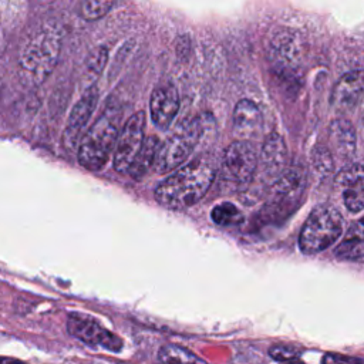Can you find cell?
<instances>
[{
  "mask_svg": "<svg viewBox=\"0 0 364 364\" xmlns=\"http://www.w3.org/2000/svg\"><path fill=\"white\" fill-rule=\"evenodd\" d=\"M260 159L264 172L270 176H280L287 169V146L277 132H270L264 138Z\"/></svg>",
  "mask_w": 364,
  "mask_h": 364,
  "instance_id": "9a60e30c",
  "label": "cell"
},
{
  "mask_svg": "<svg viewBox=\"0 0 364 364\" xmlns=\"http://www.w3.org/2000/svg\"><path fill=\"white\" fill-rule=\"evenodd\" d=\"M146 117L144 111L132 114L118 134L114 146V168L118 173H127L128 168L144 144Z\"/></svg>",
  "mask_w": 364,
  "mask_h": 364,
  "instance_id": "ba28073f",
  "label": "cell"
},
{
  "mask_svg": "<svg viewBox=\"0 0 364 364\" xmlns=\"http://www.w3.org/2000/svg\"><path fill=\"white\" fill-rule=\"evenodd\" d=\"M179 111L178 90L171 82L156 85L151 94L149 114L151 119L159 129H168Z\"/></svg>",
  "mask_w": 364,
  "mask_h": 364,
  "instance_id": "7c38bea8",
  "label": "cell"
},
{
  "mask_svg": "<svg viewBox=\"0 0 364 364\" xmlns=\"http://www.w3.org/2000/svg\"><path fill=\"white\" fill-rule=\"evenodd\" d=\"M311 168L317 178L327 179L334 172V159L328 148L317 145L311 151Z\"/></svg>",
  "mask_w": 364,
  "mask_h": 364,
  "instance_id": "7402d4cb",
  "label": "cell"
},
{
  "mask_svg": "<svg viewBox=\"0 0 364 364\" xmlns=\"http://www.w3.org/2000/svg\"><path fill=\"white\" fill-rule=\"evenodd\" d=\"M213 127L215 119L208 112L181 122L172 135L159 144L154 165L155 169L159 173L175 171L191 156L195 146Z\"/></svg>",
  "mask_w": 364,
  "mask_h": 364,
  "instance_id": "5b68a950",
  "label": "cell"
},
{
  "mask_svg": "<svg viewBox=\"0 0 364 364\" xmlns=\"http://www.w3.org/2000/svg\"><path fill=\"white\" fill-rule=\"evenodd\" d=\"M215 178L213 166L198 158L172 172L155 188V199L168 209H183L195 205L209 191Z\"/></svg>",
  "mask_w": 364,
  "mask_h": 364,
  "instance_id": "7a4b0ae2",
  "label": "cell"
},
{
  "mask_svg": "<svg viewBox=\"0 0 364 364\" xmlns=\"http://www.w3.org/2000/svg\"><path fill=\"white\" fill-rule=\"evenodd\" d=\"M158 360L161 364H203L193 353L176 344L162 346L158 351Z\"/></svg>",
  "mask_w": 364,
  "mask_h": 364,
  "instance_id": "ffe728a7",
  "label": "cell"
},
{
  "mask_svg": "<svg viewBox=\"0 0 364 364\" xmlns=\"http://www.w3.org/2000/svg\"><path fill=\"white\" fill-rule=\"evenodd\" d=\"M210 218H212L213 223L223 226V228L239 226L243 222L242 212L239 210V208H236L230 202H223L220 205H216L210 210Z\"/></svg>",
  "mask_w": 364,
  "mask_h": 364,
  "instance_id": "44dd1931",
  "label": "cell"
},
{
  "mask_svg": "<svg viewBox=\"0 0 364 364\" xmlns=\"http://www.w3.org/2000/svg\"><path fill=\"white\" fill-rule=\"evenodd\" d=\"M363 223L361 219H358L354 225H351L343 242L336 247L334 253L343 260L363 262Z\"/></svg>",
  "mask_w": 364,
  "mask_h": 364,
  "instance_id": "ac0fdd59",
  "label": "cell"
},
{
  "mask_svg": "<svg viewBox=\"0 0 364 364\" xmlns=\"http://www.w3.org/2000/svg\"><path fill=\"white\" fill-rule=\"evenodd\" d=\"M336 183L343 188V200L347 210L358 213L363 210V166L360 162L348 164L336 176Z\"/></svg>",
  "mask_w": 364,
  "mask_h": 364,
  "instance_id": "4fadbf2b",
  "label": "cell"
},
{
  "mask_svg": "<svg viewBox=\"0 0 364 364\" xmlns=\"http://www.w3.org/2000/svg\"><path fill=\"white\" fill-rule=\"evenodd\" d=\"M330 141L333 144V149L338 158L348 161L355 154L357 138L355 131L351 122L346 118H337L330 124Z\"/></svg>",
  "mask_w": 364,
  "mask_h": 364,
  "instance_id": "e0dca14e",
  "label": "cell"
},
{
  "mask_svg": "<svg viewBox=\"0 0 364 364\" xmlns=\"http://www.w3.org/2000/svg\"><path fill=\"white\" fill-rule=\"evenodd\" d=\"M222 165L225 173L237 183L249 182L257 166V154L246 139L233 141L223 152Z\"/></svg>",
  "mask_w": 364,
  "mask_h": 364,
  "instance_id": "30bf717a",
  "label": "cell"
},
{
  "mask_svg": "<svg viewBox=\"0 0 364 364\" xmlns=\"http://www.w3.org/2000/svg\"><path fill=\"white\" fill-rule=\"evenodd\" d=\"M63 46V28L55 20L37 24L18 51L21 78L30 85L41 84L54 70Z\"/></svg>",
  "mask_w": 364,
  "mask_h": 364,
  "instance_id": "6da1fadb",
  "label": "cell"
},
{
  "mask_svg": "<svg viewBox=\"0 0 364 364\" xmlns=\"http://www.w3.org/2000/svg\"><path fill=\"white\" fill-rule=\"evenodd\" d=\"M67 331L80 341L95 347L118 353L122 350V340L104 328L97 320L81 313H71L67 318Z\"/></svg>",
  "mask_w": 364,
  "mask_h": 364,
  "instance_id": "9c48e42d",
  "label": "cell"
},
{
  "mask_svg": "<svg viewBox=\"0 0 364 364\" xmlns=\"http://www.w3.org/2000/svg\"><path fill=\"white\" fill-rule=\"evenodd\" d=\"M355 360H350L346 355L341 354H336V353H327L323 357V364H354Z\"/></svg>",
  "mask_w": 364,
  "mask_h": 364,
  "instance_id": "484cf974",
  "label": "cell"
},
{
  "mask_svg": "<svg viewBox=\"0 0 364 364\" xmlns=\"http://www.w3.org/2000/svg\"><path fill=\"white\" fill-rule=\"evenodd\" d=\"M284 364H304L303 361H300L299 358H294V360H289V361H286Z\"/></svg>",
  "mask_w": 364,
  "mask_h": 364,
  "instance_id": "83f0119b",
  "label": "cell"
},
{
  "mask_svg": "<svg viewBox=\"0 0 364 364\" xmlns=\"http://www.w3.org/2000/svg\"><path fill=\"white\" fill-rule=\"evenodd\" d=\"M341 232L343 218L340 212L328 203L318 205L310 212L300 230L299 247L304 255L320 253L330 247Z\"/></svg>",
  "mask_w": 364,
  "mask_h": 364,
  "instance_id": "8992f818",
  "label": "cell"
},
{
  "mask_svg": "<svg viewBox=\"0 0 364 364\" xmlns=\"http://www.w3.org/2000/svg\"><path fill=\"white\" fill-rule=\"evenodd\" d=\"M269 355L277 361L294 360L299 355V351L291 346H272L269 348Z\"/></svg>",
  "mask_w": 364,
  "mask_h": 364,
  "instance_id": "d4e9b609",
  "label": "cell"
},
{
  "mask_svg": "<svg viewBox=\"0 0 364 364\" xmlns=\"http://www.w3.org/2000/svg\"><path fill=\"white\" fill-rule=\"evenodd\" d=\"M122 108L108 100L101 114L81 136L78 144V162L88 171H100L109 159L115 146Z\"/></svg>",
  "mask_w": 364,
  "mask_h": 364,
  "instance_id": "277c9868",
  "label": "cell"
},
{
  "mask_svg": "<svg viewBox=\"0 0 364 364\" xmlns=\"http://www.w3.org/2000/svg\"><path fill=\"white\" fill-rule=\"evenodd\" d=\"M159 144H161L159 139L154 135L144 139L141 149L138 151V154L135 155V158L132 159L128 168L127 173H129L131 178L141 179L155 165Z\"/></svg>",
  "mask_w": 364,
  "mask_h": 364,
  "instance_id": "d6986e66",
  "label": "cell"
},
{
  "mask_svg": "<svg viewBox=\"0 0 364 364\" xmlns=\"http://www.w3.org/2000/svg\"><path fill=\"white\" fill-rule=\"evenodd\" d=\"M363 95V71L353 70L340 77L331 94V104L340 109H350L360 101Z\"/></svg>",
  "mask_w": 364,
  "mask_h": 364,
  "instance_id": "5bb4252c",
  "label": "cell"
},
{
  "mask_svg": "<svg viewBox=\"0 0 364 364\" xmlns=\"http://www.w3.org/2000/svg\"><path fill=\"white\" fill-rule=\"evenodd\" d=\"M262 127V112L259 107L247 100H240L233 111V132L239 138L255 136Z\"/></svg>",
  "mask_w": 364,
  "mask_h": 364,
  "instance_id": "2e32d148",
  "label": "cell"
},
{
  "mask_svg": "<svg viewBox=\"0 0 364 364\" xmlns=\"http://www.w3.org/2000/svg\"><path fill=\"white\" fill-rule=\"evenodd\" d=\"M97 102L98 88L95 85H90L75 102L67 119V125L63 134V142L67 149H73L80 144L82 132L97 107Z\"/></svg>",
  "mask_w": 364,
  "mask_h": 364,
  "instance_id": "8fae6325",
  "label": "cell"
},
{
  "mask_svg": "<svg viewBox=\"0 0 364 364\" xmlns=\"http://www.w3.org/2000/svg\"><path fill=\"white\" fill-rule=\"evenodd\" d=\"M307 50V41L299 30L289 26H279L272 30L266 55L273 75L284 87L296 88L301 81Z\"/></svg>",
  "mask_w": 364,
  "mask_h": 364,
  "instance_id": "3957f363",
  "label": "cell"
},
{
  "mask_svg": "<svg viewBox=\"0 0 364 364\" xmlns=\"http://www.w3.org/2000/svg\"><path fill=\"white\" fill-rule=\"evenodd\" d=\"M306 172L300 165L287 168L276 181L272 191V199L267 203V213L270 219L286 218L297 206L306 189Z\"/></svg>",
  "mask_w": 364,
  "mask_h": 364,
  "instance_id": "52a82bcc",
  "label": "cell"
},
{
  "mask_svg": "<svg viewBox=\"0 0 364 364\" xmlns=\"http://www.w3.org/2000/svg\"><path fill=\"white\" fill-rule=\"evenodd\" d=\"M111 0H87L81 3V14L85 20H98L105 16L111 7H114Z\"/></svg>",
  "mask_w": 364,
  "mask_h": 364,
  "instance_id": "cb8c5ba5",
  "label": "cell"
},
{
  "mask_svg": "<svg viewBox=\"0 0 364 364\" xmlns=\"http://www.w3.org/2000/svg\"><path fill=\"white\" fill-rule=\"evenodd\" d=\"M108 61V50L104 46L95 47L85 61V73L90 78H97Z\"/></svg>",
  "mask_w": 364,
  "mask_h": 364,
  "instance_id": "603a6c76",
  "label": "cell"
},
{
  "mask_svg": "<svg viewBox=\"0 0 364 364\" xmlns=\"http://www.w3.org/2000/svg\"><path fill=\"white\" fill-rule=\"evenodd\" d=\"M0 364H24L20 360L16 358H9V357H0Z\"/></svg>",
  "mask_w": 364,
  "mask_h": 364,
  "instance_id": "4316f807",
  "label": "cell"
}]
</instances>
